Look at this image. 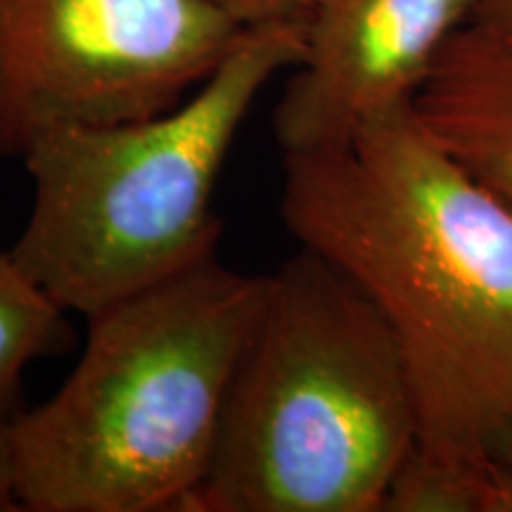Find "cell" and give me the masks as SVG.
<instances>
[{
  "label": "cell",
  "instance_id": "cell-6",
  "mask_svg": "<svg viewBox=\"0 0 512 512\" xmlns=\"http://www.w3.org/2000/svg\"><path fill=\"white\" fill-rule=\"evenodd\" d=\"M477 0H320L306 48L273 110L280 155L349 143L358 128L411 105Z\"/></svg>",
  "mask_w": 512,
  "mask_h": 512
},
{
  "label": "cell",
  "instance_id": "cell-2",
  "mask_svg": "<svg viewBox=\"0 0 512 512\" xmlns=\"http://www.w3.org/2000/svg\"><path fill=\"white\" fill-rule=\"evenodd\" d=\"M268 275L219 256L93 313L48 401L10 415L24 512H188Z\"/></svg>",
  "mask_w": 512,
  "mask_h": 512
},
{
  "label": "cell",
  "instance_id": "cell-1",
  "mask_svg": "<svg viewBox=\"0 0 512 512\" xmlns=\"http://www.w3.org/2000/svg\"><path fill=\"white\" fill-rule=\"evenodd\" d=\"M280 216L387 320L420 413L415 456L470 479L491 512L512 425V204L441 147L411 105L349 143L283 157Z\"/></svg>",
  "mask_w": 512,
  "mask_h": 512
},
{
  "label": "cell",
  "instance_id": "cell-9",
  "mask_svg": "<svg viewBox=\"0 0 512 512\" xmlns=\"http://www.w3.org/2000/svg\"><path fill=\"white\" fill-rule=\"evenodd\" d=\"M242 27L285 17H309L320 0H214Z\"/></svg>",
  "mask_w": 512,
  "mask_h": 512
},
{
  "label": "cell",
  "instance_id": "cell-4",
  "mask_svg": "<svg viewBox=\"0 0 512 512\" xmlns=\"http://www.w3.org/2000/svg\"><path fill=\"white\" fill-rule=\"evenodd\" d=\"M309 17L252 24L176 107L112 126L62 128L22 157L34 181L12 259L67 313L107 306L219 256L214 192L256 98L294 69Z\"/></svg>",
  "mask_w": 512,
  "mask_h": 512
},
{
  "label": "cell",
  "instance_id": "cell-3",
  "mask_svg": "<svg viewBox=\"0 0 512 512\" xmlns=\"http://www.w3.org/2000/svg\"><path fill=\"white\" fill-rule=\"evenodd\" d=\"M418 444V401L387 320L299 247L268 273L188 512H384Z\"/></svg>",
  "mask_w": 512,
  "mask_h": 512
},
{
  "label": "cell",
  "instance_id": "cell-5",
  "mask_svg": "<svg viewBox=\"0 0 512 512\" xmlns=\"http://www.w3.org/2000/svg\"><path fill=\"white\" fill-rule=\"evenodd\" d=\"M242 29L214 0H0V162L62 128L171 110Z\"/></svg>",
  "mask_w": 512,
  "mask_h": 512
},
{
  "label": "cell",
  "instance_id": "cell-8",
  "mask_svg": "<svg viewBox=\"0 0 512 512\" xmlns=\"http://www.w3.org/2000/svg\"><path fill=\"white\" fill-rule=\"evenodd\" d=\"M67 316L24 275L10 249L0 247V415L17 411L19 384L31 363L72 347Z\"/></svg>",
  "mask_w": 512,
  "mask_h": 512
},
{
  "label": "cell",
  "instance_id": "cell-10",
  "mask_svg": "<svg viewBox=\"0 0 512 512\" xmlns=\"http://www.w3.org/2000/svg\"><path fill=\"white\" fill-rule=\"evenodd\" d=\"M470 27L512 50V0H477Z\"/></svg>",
  "mask_w": 512,
  "mask_h": 512
},
{
  "label": "cell",
  "instance_id": "cell-11",
  "mask_svg": "<svg viewBox=\"0 0 512 512\" xmlns=\"http://www.w3.org/2000/svg\"><path fill=\"white\" fill-rule=\"evenodd\" d=\"M491 512H512V425L505 430L494 451Z\"/></svg>",
  "mask_w": 512,
  "mask_h": 512
},
{
  "label": "cell",
  "instance_id": "cell-12",
  "mask_svg": "<svg viewBox=\"0 0 512 512\" xmlns=\"http://www.w3.org/2000/svg\"><path fill=\"white\" fill-rule=\"evenodd\" d=\"M17 486H15V460H12L10 415H0V512H17Z\"/></svg>",
  "mask_w": 512,
  "mask_h": 512
},
{
  "label": "cell",
  "instance_id": "cell-7",
  "mask_svg": "<svg viewBox=\"0 0 512 512\" xmlns=\"http://www.w3.org/2000/svg\"><path fill=\"white\" fill-rule=\"evenodd\" d=\"M413 110L448 155L512 204V50L467 24L439 55Z\"/></svg>",
  "mask_w": 512,
  "mask_h": 512
}]
</instances>
